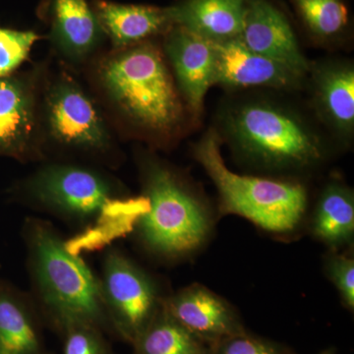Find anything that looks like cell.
<instances>
[{
  "label": "cell",
  "mask_w": 354,
  "mask_h": 354,
  "mask_svg": "<svg viewBox=\"0 0 354 354\" xmlns=\"http://www.w3.org/2000/svg\"><path fill=\"white\" fill-rule=\"evenodd\" d=\"M92 81L116 120L152 139L169 138L183 106L164 51L153 41L111 50L93 60Z\"/></svg>",
  "instance_id": "cell-1"
},
{
  "label": "cell",
  "mask_w": 354,
  "mask_h": 354,
  "mask_svg": "<svg viewBox=\"0 0 354 354\" xmlns=\"http://www.w3.org/2000/svg\"><path fill=\"white\" fill-rule=\"evenodd\" d=\"M27 244L35 286L46 309L68 328L99 322L106 308L101 283L80 256L41 221L28 225Z\"/></svg>",
  "instance_id": "cell-2"
},
{
  "label": "cell",
  "mask_w": 354,
  "mask_h": 354,
  "mask_svg": "<svg viewBox=\"0 0 354 354\" xmlns=\"http://www.w3.org/2000/svg\"><path fill=\"white\" fill-rule=\"evenodd\" d=\"M194 157L215 184L223 214L242 216L276 234L292 232L299 225L307 208L301 184L230 171L221 156L220 136L212 130L194 147Z\"/></svg>",
  "instance_id": "cell-3"
},
{
  "label": "cell",
  "mask_w": 354,
  "mask_h": 354,
  "mask_svg": "<svg viewBox=\"0 0 354 354\" xmlns=\"http://www.w3.org/2000/svg\"><path fill=\"white\" fill-rule=\"evenodd\" d=\"M142 174L149 209L135 227L141 241L152 252L165 257L196 250L211 230L204 205L176 172L158 160H145Z\"/></svg>",
  "instance_id": "cell-4"
},
{
  "label": "cell",
  "mask_w": 354,
  "mask_h": 354,
  "mask_svg": "<svg viewBox=\"0 0 354 354\" xmlns=\"http://www.w3.org/2000/svg\"><path fill=\"white\" fill-rule=\"evenodd\" d=\"M228 136L247 157L272 167H304L322 157L318 138L295 114L264 101L228 113Z\"/></svg>",
  "instance_id": "cell-5"
},
{
  "label": "cell",
  "mask_w": 354,
  "mask_h": 354,
  "mask_svg": "<svg viewBox=\"0 0 354 354\" xmlns=\"http://www.w3.org/2000/svg\"><path fill=\"white\" fill-rule=\"evenodd\" d=\"M44 148L88 156L111 153L114 140L99 104L74 77L62 71L44 76L39 104Z\"/></svg>",
  "instance_id": "cell-6"
},
{
  "label": "cell",
  "mask_w": 354,
  "mask_h": 354,
  "mask_svg": "<svg viewBox=\"0 0 354 354\" xmlns=\"http://www.w3.org/2000/svg\"><path fill=\"white\" fill-rule=\"evenodd\" d=\"M13 197L77 221H95L118 196L111 179L92 167L67 162L43 165L10 189Z\"/></svg>",
  "instance_id": "cell-7"
},
{
  "label": "cell",
  "mask_w": 354,
  "mask_h": 354,
  "mask_svg": "<svg viewBox=\"0 0 354 354\" xmlns=\"http://www.w3.org/2000/svg\"><path fill=\"white\" fill-rule=\"evenodd\" d=\"M43 68L0 78V158L29 162L43 156L39 104Z\"/></svg>",
  "instance_id": "cell-8"
},
{
  "label": "cell",
  "mask_w": 354,
  "mask_h": 354,
  "mask_svg": "<svg viewBox=\"0 0 354 354\" xmlns=\"http://www.w3.org/2000/svg\"><path fill=\"white\" fill-rule=\"evenodd\" d=\"M100 283L104 307L125 334L138 339L162 304L152 279L123 254L113 251L104 259Z\"/></svg>",
  "instance_id": "cell-9"
},
{
  "label": "cell",
  "mask_w": 354,
  "mask_h": 354,
  "mask_svg": "<svg viewBox=\"0 0 354 354\" xmlns=\"http://www.w3.org/2000/svg\"><path fill=\"white\" fill-rule=\"evenodd\" d=\"M43 15L51 46L65 64L78 68L95 59L106 36L87 0H46Z\"/></svg>",
  "instance_id": "cell-10"
},
{
  "label": "cell",
  "mask_w": 354,
  "mask_h": 354,
  "mask_svg": "<svg viewBox=\"0 0 354 354\" xmlns=\"http://www.w3.org/2000/svg\"><path fill=\"white\" fill-rule=\"evenodd\" d=\"M164 55L174 71L179 93L194 115L203 111L205 97L214 77L212 41L179 26L165 34Z\"/></svg>",
  "instance_id": "cell-11"
},
{
  "label": "cell",
  "mask_w": 354,
  "mask_h": 354,
  "mask_svg": "<svg viewBox=\"0 0 354 354\" xmlns=\"http://www.w3.org/2000/svg\"><path fill=\"white\" fill-rule=\"evenodd\" d=\"M213 85L230 88L297 87L304 76L290 67L253 53L239 38L212 41Z\"/></svg>",
  "instance_id": "cell-12"
},
{
  "label": "cell",
  "mask_w": 354,
  "mask_h": 354,
  "mask_svg": "<svg viewBox=\"0 0 354 354\" xmlns=\"http://www.w3.org/2000/svg\"><path fill=\"white\" fill-rule=\"evenodd\" d=\"M239 39L249 50L304 76L308 62L285 15L268 0H248Z\"/></svg>",
  "instance_id": "cell-13"
},
{
  "label": "cell",
  "mask_w": 354,
  "mask_h": 354,
  "mask_svg": "<svg viewBox=\"0 0 354 354\" xmlns=\"http://www.w3.org/2000/svg\"><path fill=\"white\" fill-rule=\"evenodd\" d=\"M162 304L174 320L198 339L218 341L241 333L232 307L204 286H187L162 300Z\"/></svg>",
  "instance_id": "cell-14"
},
{
  "label": "cell",
  "mask_w": 354,
  "mask_h": 354,
  "mask_svg": "<svg viewBox=\"0 0 354 354\" xmlns=\"http://www.w3.org/2000/svg\"><path fill=\"white\" fill-rule=\"evenodd\" d=\"M92 7L113 50L149 41L158 34H165L172 26L165 8L160 7L108 0H94Z\"/></svg>",
  "instance_id": "cell-15"
},
{
  "label": "cell",
  "mask_w": 354,
  "mask_h": 354,
  "mask_svg": "<svg viewBox=\"0 0 354 354\" xmlns=\"http://www.w3.org/2000/svg\"><path fill=\"white\" fill-rule=\"evenodd\" d=\"M248 0H183L165 8L172 26L209 41L241 37Z\"/></svg>",
  "instance_id": "cell-16"
},
{
  "label": "cell",
  "mask_w": 354,
  "mask_h": 354,
  "mask_svg": "<svg viewBox=\"0 0 354 354\" xmlns=\"http://www.w3.org/2000/svg\"><path fill=\"white\" fill-rule=\"evenodd\" d=\"M317 104L328 122L342 136L354 128V70L351 64L325 65L317 69Z\"/></svg>",
  "instance_id": "cell-17"
},
{
  "label": "cell",
  "mask_w": 354,
  "mask_h": 354,
  "mask_svg": "<svg viewBox=\"0 0 354 354\" xmlns=\"http://www.w3.org/2000/svg\"><path fill=\"white\" fill-rule=\"evenodd\" d=\"M311 228L319 241L335 250L351 243L354 234V199L348 187L333 183L323 191Z\"/></svg>",
  "instance_id": "cell-18"
},
{
  "label": "cell",
  "mask_w": 354,
  "mask_h": 354,
  "mask_svg": "<svg viewBox=\"0 0 354 354\" xmlns=\"http://www.w3.org/2000/svg\"><path fill=\"white\" fill-rule=\"evenodd\" d=\"M138 339L139 354H206L200 339L174 320L162 304Z\"/></svg>",
  "instance_id": "cell-19"
},
{
  "label": "cell",
  "mask_w": 354,
  "mask_h": 354,
  "mask_svg": "<svg viewBox=\"0 0 354 354\" xmlns=\"http://www.w3.org/2000/svg\"><path fill=\"white\" fill-rule=\"evenodd\" d=\"M36 330L19 298L0 285V354H38Z\"/></svg>",
  "instance_id": "cell-20"
},
{
  "label": "cell",
  "mask_w": 354,
  "mask_h": 354,
  "mask_svg": "<svg viewBox=\"0 0 354 354\" xmlns=\"http://www.w3.org/2000/svg\"><path fill=\"white\" fill-rule=\"evenodd\" d=\"M302 22L319 39H334L348 23V11L342 0H292Z\"/></svg>",
  "instance_id": "cell-21"
},
{
  "label": "cell",
  "mask_w": 354,
  "mask_h": 354,
  "mask_svg": "<svg viewBox=\"0 0 354 354\" xmlns=\"http://www.w3.org/2000/svg\"><path fill=\"white\" fill-rule=\"evenodd\" d=\"M39 39L36 32L0 28V78L19 71Z\"/></svg>",
  "instance_id": "cell-22"
},
{
  "label": "cell",
  "mask_w": 354,
  "mask_h": 354,
  "mask_svg": "<svg viewBox=\"0 0 354 354\" xmlns=\"http://www.w3.org/2000/svg\"><path fill=\"white\" fill-rule=\"evenodd\" d=\"M328 277L339 290L342 301L354 307V260L346 254L333 253L326 261Z\"/></svg>",
  "instance_id": "cell-23"
},
{
  "label": "cell",
  "mask_w": 354,
  "mask_h": 354,
  "mask_svg": "<svg viewBox=\"0 0 354 354\" xmlns=\"http://www.w3.org/2000/svg\"><path fill=\"white\" fill-rule=\"evenodd\" d=\"M215 354H279L270 344L239 333L218 339Z\"/></svg>",
  "instance_id": "cell-24"
},
{
  "label": "cell",
  "mask_w": 354,
  "mask_h": 354,
  "mask_svg": "<svg viewBox=\"0 0 354 354\" xmlns=\"http://www.w3.org/2000/svg\"><path fill=\"white\" fill-rule=\"evenodd\" d=\"M64 354H102L101 342L90 326L69 328Z\"/></svg>",
  "instance_id": "cell-25"
}]
</instances>
